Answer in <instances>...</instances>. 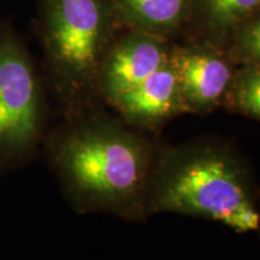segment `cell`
<instances>
[{
    "instance_id": "cell-5",
    "label": "cell",
    "mask_w": 260,
    "mask_h": 260,
    "mask_svg": "<svg viewBox=\"0 0 260 260\" xmlns=\"http://www.w3.org/2000/svg\"><path fill=\"white\" fill-rule=\"evenodd\" d=\"M169 60L176 74L187 113L205 115L224 106L239 68L225 50L188 40L171 44Z\"/></svg>"
},
{
    "instance_id": "cell-6",
    "label": "cell",
    "mask_w": 260,
    "mask_h": 260,
    "mask_svg": "<svg viewBox=\"0 0 260 260\" xmlns=\"http://www.w3.org/2000/svg\"><path fill=\"white\" fill-rule=\"evenodd\" d=\"M171 42L136 29H124L104 58L96 80L100 103L112 106L123 94L167 64Z\"/></svg>"
},
{
    "instance_id": "cell-2",
    "label": "cell",
    "mask_w": 260,
    "mask_h": 260,
    "mask_svg": "<svg viewBox=\"0 0 260 260\" xmlns=\"http://www.w3.org/2000/svg\"><path fill=\"white\" fill-rule=\"evenodd\" d=\"M147 216L180 213L260 232V189L232 146L214 141L161 148L146 199Z\"/></svg>"
},
{
    "instance_id": "cell-1",
    "label": "cell",
    "mask_w": 260,
    "mask_h": 260,
    "mask_svg": "<svg viewBox=\"0 0 260 260\" xmlns=\"http://www.w3.org/2000/svg\"><path fill=\"white\" fill-rule=\"evenodd\" d=\"M44 151L70 206L129 220L147 218L146 199L160 149L102 104L50 129Z\"/></svg>"
},
{
    "instance_id": "cell-7",
    "label": "cell",
    "mask_w": 260,
    "mask_h": 260,
    "mask_svg": "<svg viewBox=\"0 0 260 260\" xmlns=\"http://www.w3.org/2000/svg\"><path fill=\"white\" fill-rule=\"evenodd\" d=\"M111 107L123 122L140 129H157L175 117L187 113L170 60L144 82L123 94Z\"/></svg>"
},
{
    "instance_id": "cell-8",
    "label": "cell",
    "mask_w": 260,
    "mask_h": 260,
    "mask_svg": "<svg viewBox=\"0 0 260 260\" xmlns=\"http://www.w3.org/2000/svg\"><path fill=\"white\" fill-rule=\"evenodd\" d=\"M260 9V0H190L184 30L193 41L225 48L233 31Z\"/></svg>"
},
{
    "instance_id": "cell-3",
    "label": "cell",
    "mask_w": 260,
    "mask_h": 260,
    "mask_svg": "<svg viewBox=\"0 0 260 260\" xmlns=\"http://www.w3.org/2000/svg\"><path fill=\"white\" fill-rule=\"evenodd\" d=\"M42 74L63 119L99 105L96 80L113 41L124 30L111 0H38Z\"/></svg>"
},
{
    "instance_id": "cell-4",
    "label": "cell",
    "mask_w": 260,
    "mask_h": 260,
    "mask_svg": "<svg viewBox=\"0 0 260 260\" xmlns=\"http://www.w3.org/2000/svg\"><path fill=\"white\" fill-rule=\"evenodd\" d=\"M47 86L22 34L0 19V176L27 167L44 147Z\"/></svg>"
},
{
    "instance_id": "cell-10",
    "label": "cell",
    "mask_w": 260,
    "mask_h": 260,
    "mask_svg": "<svg viewBox=\"0 0 260 260\" xmlns=\"http://www.w3.org/2000/svg\"><path fill=\"white\" fill-rule=\"evenodd\" d=\"M224 107L260 122V67L239 65Z\"/></svg>"
},
{
    "instance_id": "cell-11",
    "label": "cell",
    "mask_w": 260,
    "mask_h": 260,
    "mask_svg": "<svg viewBox=\"0 0 260 260\" xmlns=\"http://www.w3.org/2000/svg\"><path fill=\"white\" fill-rule=\"evenodd\" d=\"M224 50L236 65L260 67V9L237 25Z\"/></svg>"
},
{
    "instance_id": "cell-9",
    "label": "cell",
    "mask_w": 260,
    "mask_h": 260,
    "mask_svg": "<svg viewBox=\"0 0 260 260\" xmlns=\"http://www.w3.org/2000/svg\"><path fill=\"white\" fill-rule=\"evenodd\" d=\"M125 29H136L170 40L184 30L190 0H111Z\"/></svg>"
}]
</instances>
